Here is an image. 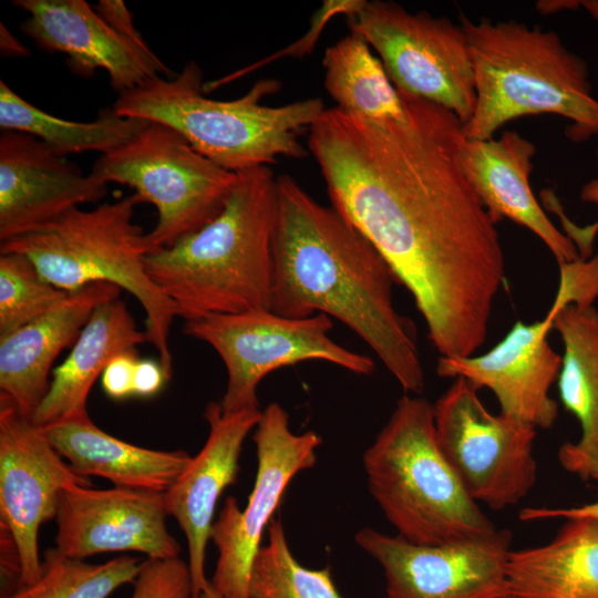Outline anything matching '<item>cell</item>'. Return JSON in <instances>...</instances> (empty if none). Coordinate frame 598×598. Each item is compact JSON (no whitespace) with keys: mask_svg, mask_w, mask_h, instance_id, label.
<instances>
[{"mask_svg":"<svg viewBox=\"0 0 598 598\" xmlns=\"http://www.w3.org/2000/svg\"><path fill=\"white\" fill-rule=\"evenodd\" d=\"M535 145L515 131L499 138L466 140L456 158L467 182L496 224L509 219L534 233L558 265L579 259L570 238L561 233L538 204L529 184Z\"/></svg>","mask_w":598,"mask_h":598,"instance_id":"cell-20","label":"cell"},{"mask_svg":"<svg viewBox=\"0 0 598 598\" xmlns=\"http://www.w3.org/2000/svg\"><path fill=\"white\" fill-rule=\"evenodd\" d=\"M276 178L268 166L238 172L217 217L147 254L146 272L178 317L270 309Z\"/></svg>","mask_w":598,"mask_h":598,"instance_id":"cell-3","label":"cell"},{"mask_svg":"<svg viewBox=\"0 0 598 598\" xmlns=\"http://www.w3.org/2000/svg\"><path fill=\"white\" fill-rule=\"evenodd\" d=\"M249 576V598H342L329 567L309 569L292 555L280 517L267 527Z\"/></svg>","mask_w":598,"mask_h":598,"instance_id":"cell-29","label":"cell"},{"mask_svg":"<svg viewBox=\"0 0 598 598\" xmlns=\"http://www.w3.org/2000/svg\"><path fill=\"white\" fill-rule=\"evenodd\" d=\"M150 121L126 117L103 109L95 120L79 122L55 117L20 97L0 81V127L34 136L59 155L115 150L140 133Z\"/></svg>","mask_w":598,"mask_h":598,"instance_id":"cell-27","label":"cell"},{"mask_svg":"<svg viewBox=\"0 0 598 598\" xmlns=\"http://www.w3.org/2000/svg\"><path fill=\"white\" fill-rule=\"evenodd\" d=\"M204 84L200 66L190 61L172 79L156 76L118 94L113 109L174 128L198 153L233 173L268 166L279 157L308 156L299 137L326 110L321 99L264 105L260 101L280 87L268 79L238 99L219 101L205 95Z\"/></svg>","mask_w":598,"mask_h":598,"instance_id":"cell-5","label":"cell"},{"mask_svg":"<svg viewBox=\"0 0 598 598\" xmlns=\"http://www.w3.org/2000/svg\"><path fill=\"white\" fill-rule=\"evenodd\" d=\"M140 203L133 193L90 210L74 208L34 231L0 243V252L27 256L47 281L66 292L95 282L130 292L144 310L147 342L158 352L169 380L168 336L178 312L146 272V234L134 223Z\"/></svg>","mask_w":598,"mask_h":598,"instance_id":"cell-7","label":"cell"},{"mask_svg":"<svg viewBox=\"0 0 598 598\" xmlns=\"http://www.w3.org/2000/svg\"><path fill=\"white\" fill-rule=\"evenodd\" d=\"M121 290L109 282L89 285L69 292L28 324L0 337V399L31 420L49 391L58 355L75 342L93 311L120 298Z\"/></svg>","mask_w":598,"mask_h":598,"instance_id":"cell-21","label":"cell"},{"mask_svg":"<svg viewBox=\"0 0 598 598\" xmlns=\"http://www.w3.org/2000/svg\"><path fill=\"white\" fill-rule=\"evenodd\" d=\"M354 542L381 566L388 598H507L508 529L419 545L365 527Z\"/></svg>","mask_w":598,"mask_h":598,"instance_id":"cell-14","label":"cell"},{"mask_svg":"<svg viewBox=\"0 0 598 598\" xmlns=\"http://www.w3.org/2000/svg\"><path fill=\"white\" fill-rule=\"evenodd\" d=\"M580 7L585 8L587 12L598 21V0H584L580 1Z\"/></svg>","mask_w":598,"mask_h":598,"instance_id":"cell-39","label":"cell"},{"mask_svg":"<svg viewBox=\"0 0 598 598\" xmlns=\"http://www.w3.org/2000/svg\"><path fill=\"white\" fill-rule=\"evenodd\" d=\"M401 94L403 121L326 109L307 148L331 206L410 291L440 357H472L487 339L506 279L499 233L458 166L463 124L440 105Z\"/></svg>","mask_w":598,"mask_h":598,"instance_id":"cell-1","label":"cell"},{"mask_svg":"<svg viewBox=\"0 0 598 598\" xmlns=\"http://www.w3.org/2000/svg\"><path fill=\"white\" fill-rule=\"evenodd\" d=\"M12 4L29 13L20 29L39 49L66 54L70 69L80 75L103 69L118 94L172 74L147 44L118 34L85 0H14Z\"/></svg>","mask_w":598,"mask_h":598,"instance_id":"cell-18","label":"cell"},{"mask_svg":"<svg viewBox=\"0 0 598 598\" xmlns=\"http://www.w3.org/2000/svg\"><path fill=\"white\" fill-rule=\"evenodd\" d=\"M252 440L258 465L248 503L241 511L236 498L227 497L212 528L218 557L209 584L221 598H249L250 569L262 533L293 476L315 466L322 442L313 431L295 433L288 412L275 402L261 410Z\"/></svg>","mask_w":598,"mask_h":598,"instance_id":"cell-13","label":"cell"},{"mask_svg":"<svg viewBox=\"0 0 598 598\" xmlns=\"http://www.w3.org/2000/svg\"><path fill=\"white\" fill-rule=\"evenodd\" d=\"M141 567V560L132 556L89 564L65 556L55 547L49 548L43 555L39 579L1 598H106L116 588L134 582Z\"/></svg>","mask_w":598,"mask_h":598,"instance_id":"cell-28","label":"cell"},{"mask_svg":"<svg viewBox=\"0 0 598 598\" xmlns=\"http://www.w3.org/2000/svg\"><path fill=\"white\" fill-rule=\"evenodd\" d=\"M73 486L92 483L64 461L41 427L0 399L1 539L17 553V587L31 585L41 576L40 527L55 518L62 492Z\"/></svg>","mask_w":598,"mask_h":598,"instance_id":"cell-15","label":"cell"},{"mask_svg":"<svg viewBox=\"0 0 598 598\" xmlns=\"http://www.w3.org/2000/svg\"><path fill=\"white\" fill-rule=\"evenodd\" d=\"M398 283L391 266L352 223L290 175L277 176L270 310L339 320L371 348L404 393L422 395L416 329L393 305Z\"/></svg>","mask_w":598,"mask_h":598,"instance_id":"cell-2","label":"cell"},{"mask_svg":"<svg viewBox=\"0 0 598 598\" xmlns=\"http://www.w3.org/2000/svg\"><path fill=\"white\" fill-rule=\"evenodd\" d=\"M0 48L2 53L9 56H24L29 53L28 48L13 37L3 23L0 24Z\"/></svg>","mask_w":598,"mask_h":598,"instance_id":"cell-37","label":"cell"},{"mask_svg":"<svg viewBox=\"0 0 598 598\" xmlns=\"http://www.w3.org/2000/svg\"><path fill=\"white\" fill-rule=\"evenodd\" d=\"M167 516L163 493L73 486L58 503L55 548L78 559L115 551L177 557L181 548L168 532Z\"/></svg>","mask_w":598,"mask_h":598,"instance_id":"cell-16","label":"cell"},{"mask_svg":"<svg viewBox=\"0 0 598 598\" xmlns=\"http://www.w3.org/2000/svg\"><path fill=\"white\" fill-rule=\"evenodd\" d=\"M324 89L339 110L370 122L403 121L406 106L367 40L350 32L322 59Z\"/></svg>","mask_w":598,"mask_h":598,"instance_id":"cell-26","label":"cell"},{"mask_svg":"<svg viewBox=\"0 0 598 598\" xmlns=\"http://www.w3.org/2000/svg\"><path fill=\"white\" fill-rule=\"evenodd\" d=\"M332 319L324 313L288 318L270 309L210 315L186 320L183 332L209 344L220 357L227 384L224 414L259 410L257 389L270 372L306 361H323L357 375H371L374 361L329 336Z\"/></svg>","mask_w":598,"mask_h":598,"instance_id":"cell-9","label":"cell"},{"mask_svg":"<svg viewBox=\"0 0 598 598\" xmlns=\"http://www.w3.org/2000/svg\"><path fill=\"white\" fill-rule=\"evenodd\" d=\"M131 598H192L188 565L178 556L142 563Z\"/></svg>","mask_w":598,"mask_h":598,"instance_id":"cell-31","label":"cell"},{"mask_svg":"<svg viewBox=\"0 0 598 598\" xmlns=\"http://www.w3.org/2000/svg\"><path fill=\"white\" fill-rule=\"evenodd\" d=\"M107 185L32 135H0V243L34 231L83 204L96 203Z\"/></svg>","mask_w":598,"mask_h":598,"instance_id":"cell-17","label":"cell"},{"mask_svg":"<svg viewBox=\"0 0 598 598\" xmlns=\"http://www.w3.org/2000/svg\"><path fill=\"white\" fill-rule=\"evenodd\" d=\"M347 20L350 32L379 53L399 91L446 109L462 124L471 118L475 78L470 42L460 23L381 0H364Z\"/></svg>","mask_w":598,"mask_h":598,"instance_id":"cell-11","label":"cell"},{"mask_svg":"<svg viewBox=\"0 0 598 598\" xmlns=\"http://www.w3.org/2000/svg\"><path fill=\"white\" fill-rule=\"evenodd\" d=\"M147 342L120 298L100 305L81 330L66 359L52 371L49 391L31 422L38 427L87 417L90 391L110 361Z\"/></svg>","mask_w":598,"mask_h":598,"instance_id":"cell-22","label":"cell"},{"mask_svg":"<svg viewBox=\"0 0 598 598\" xmlns=\"http://www.w3.org/2000/svg\"><path fill=\"white\" fill-rule=\"evenodd\" d=\"M478 388L454 379L433 404L436 440L468 495L492 509L516 505L537 480V429L505 413L493 414Z\"/></svg>","mask_w":598,"mask_h":598,"instance_id":"cell-12","label":"cell"},{"mask_svg":"<svg viewBox=\"0 0 598 598\" xmlns=\"http://www.w3.org/2000/svg\"><path fill=\"white\" fill-rule=\"evenodd\" d=\"M167 380L159 361L140 358L135 367L134 396H154L163 389Z\"/></svg>","mask_w":598,"mask_h":598,"instance_id":"cell-35","label":"cell"},{"mask_svg":"<svg viewBox=\"0 0 598 598\" xmlns=\"http://www.w3.org/2000/svg\"><path fill=\"white\" fill-rule=\"evenodd\" d=\"M553 330L564 346L556 381L559 398L580 425L577 442L563 444L557 458L580 480H598V310L594 305H561Z\"/></svg>","mask_w":598,"mask_h":598,"instance_id":"cell-23","label":"cell"},{"mask_svg":"<svg viewBox=\"0 0 598 598\" xmlns=\"http://www.w3.org/2000/svg\"><path fill=\"white\" fill-rule=\"evenodd\" d=\"M578 7H580V1L575 0L539 1L536 4L537 10L543 14H551L563 10H575Z\"/></svg>","mask_w":598,"mask_h":598,"instance_id":"cell-38","label":"cell"},{"mask_svg":"<svg viewBox=\"0 0 598 598\" xmlns=\"http://www.w3.org/2000/svg\"><path fill=\"white\" fill-rule=\"evenodd\" d=\"M68 295L47 281L27 256L0 252V337L44 315Z\"/></svg>","mask_w":598,"mask_h":598,"instance_id":"cell-30","label":"cell"},{"mask_svg":"<svg viewBox=\"0 0 598 598\" xmlns=\"http://www.w3.org/2000/svg\"><path fill=\"white\" fill-rule=\"evenodd\" d=\"M94 10L118 34L140 44H147L133 24V14L122 0H101Z\"/></svg>","mask_w":598,"mask_h":598,"instance_id":"cell-34","label":"cell"},{"mask_svg":"<svg viewBox=\"0 0 598 598\" xmlns=\"http://www.w3.org/2000/svg\"><path fill=\"white\" fill-rule=\"evenodd\" d=\"M138 352H124L114 357L101 375L103 391L113 400L134 396V374Z\"/></svg>","mask_w":598,"mask_h":598,"instance_id":"cell-32","label":"cell"},{"mask_svg":"<svg viewBox=\"0 0 598 598\" xmlns=\"http://www.w3.org/2000/svg\"><path fill=\"white\" fill-rule=\"evenodd\" d=\"M507 598H598V519L566 518L546 544L512 549Z\"/></svg>","mask_w":598,"mask_h":598,"instance_id":"cell-25","label":"cell"},{"mask_svg":"<svg viewBox=\"0 0 598 598\" xmlns=\"http://www.w3.org/2000/svg\"><path fill=\"white\" fill-rule=\"evenodd\" d=\"M560 280L547 315L535 322L517 321L492 349L466 358L439 357L441 378H464L496 396L501 412L534 425L549 429L558 416V404L550 396L557 381L561 355L548 341L555 316L565 303H594L598 298V260L577 259L559 265Z\"/></svg>","mask_w":598,"mask_h":598,"instance_id":"cell-10","label":"cell"},{"mask_svg":"<svg viewBox=\"0 0 598 598\" xmlns=\"http://www.w3.org/2000/svg\"><path fill=\"white\" fill-rule=\"evenodd\" d=\"M470 42L476 103L462 125L466 140H491L520 116L556 114L571 122L574 141L598 135V100L588 66L554 31L515 20L472 21L458 14Z\"/></svg>","mask_w":598,"mask_h":598,"instance_id":"cell-4","label":"cell"},{"mask_svg":"<svg viewBox=\"0 0 598 598\" xmlns=\"http://www.w3.org/2000/svg\"><path fill=\"white\" fill-rule=\"evenodd\" d=\"M260 415V409L224 414L219 402H209L204 411L209 427L205 444L163 493L168 516L176 519L186 537L192 598H198L209 582L205 551L216 506L224 489L236 482L243 444Z\"/></svg>","mask_w":598,"mask_h":598,"instance_id":"cell-19","label":"cell"},{"mask_svg":"<svg viewBox=\"0 0 598 598\" xmlns=\"http://www.w3.org/2000/svg\"><path fill=\"white\" fill-rule=\"evenodd\" d=\"M89 174L105 185H127L141 202L156 207L157 223L145 235L148 254L172 247L217 217L237 179V173L219 167L177 131L156 122L102 154Z\"/></svg>","mask_w":598,"mask_h":598,"instance_id":"cell-8","label":"cell"},{"mask_svg":"<svg viewBox=\"0 0 598 598\" xmlns=\"http://www.w3.org/2000/svg\"><path fill=\"white\" fill-rule=\"evenodd\" d=\"M198 598H221L210 586L208 585L200 591Z\"/></svg>","mask_w":598,"mask_h":598,"instance_id":"cell-40","label":"cell"},{"mask_svg":"<svg viewBox=\"0 0 598 598\" xmlns=\"http://www.w3.org/2000/svg\"><path fill=\"white\" fill-rule=\"evenodd\" d=\"M49 442L81 476H100L115 487L164 493L192 456L116 439L87 417L41 427Z\"/></svg>","mask_w":598,"mask_h":598,"instance_id":"cell-24","label":"cell"},{"mask_svg":"<svg viewBox=\"0 0 598 598\" xmlns=\"http://www.w3.org/2000/svg\"><path fill=\"white\" fill-rule=\"evenodd\" d=\"M580 198L586 203L598 205V178L587 182L580 190ZM565 234L575 244L580 259H589L592 257V243L598 233V221L586 227L574 225L565 215L558 210Z\"/></svg>","mask_w":598,"mask_h":598,"instance_id":"cell-33","label":"cell"},{"mask_svg":"<svg viewBox=\"0 0 598 598\" xmlns=\"http://www.w3.org/2000/svg\"><path fill=\"white\" fill-rule=\"evenodd\" d=\"M522 520H537L545 518H594L598 519V497L579 506L568 508L528 507L519 513Z\"/></svg>","mask_w":598,"mask_h":598,"instance_id":"cell-36","label":"cell"},{"mask_svg":"<svg viewBox=\"0 0 598 598\" xmlns=\"http://www.w3.org/2000/svg\"><path fill=\"white\" fill-rule=\"evenodd\" d=\"M368 489L402 538L442 545L496 526L466 492L441 451L433 404L402 395L363 454Z\"/></svg>","mask_w":598,"mask_h":598,"instance_id":"cell-6","label":"cell"}]
</instances>
